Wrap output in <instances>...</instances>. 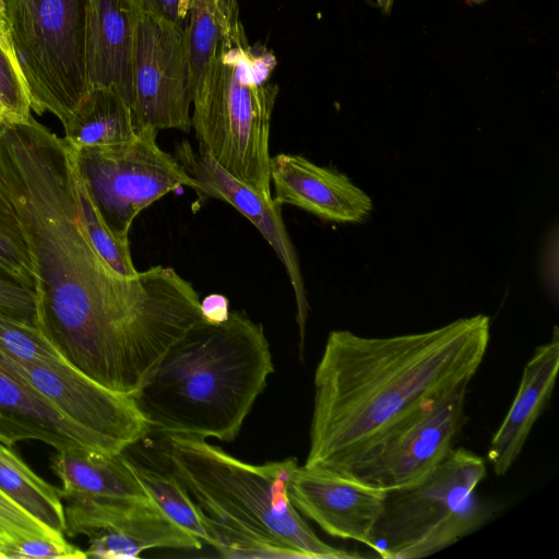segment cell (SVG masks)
<instances>
[{
    "instance_id": "1",
    "label": "cell",
    "mask_w": 559,
    "mask_h": 559,
    "mask_svg": "<svg viewBox=\"0 0 559 559\" xmlns=\"http://www.w3.org/2000/svg\"><path fill=\"white\" fill-rule=\"evenodd\" d=\"M0 181L31 257L37 328L72 368L133 396L203 321L198 293L169 266L126 277L107 264L82 223L70 145L33 116L1 122Z\"/></svg>"
},
{
    "instance_id": "2",
    "label": "cell",
    "mask_w": 559,
    "mask_h": 559,
    "mask_svg": "<svg viewBox=\"0 0 559 559\" xmlns=\"http://www.w3.org/2000/svg\"><path fill=\"white\" fill-rule=\"evenodd\" d=\"M489 340L485 314L390 337L331 331L314 372L305 466L338 472L405 416L468 386Z\"/></svg>"
},
{
    "instance_id": "3",
    "label": "cell",
    "mask_w": 559,
    "mask_h": 559,
    "mask_svg": "<svg viewBox=\"0 0 559 559\" xmlns=\"http://www.w3.org/2000/svg\"><path fill=\"white\" fill-rule=\"evenodd\" d=\"M273 371L262 324L235 311L194 324L132 397L151 432L231 441Z\"/></svg>"
},
{
    "instance_id": "4",
    "label": "cell",
    "mask_w": 559,
    "mask_h": 559,
    "mask_svg": "<svg viewBox=\"0 0 559 559\" xmlns=\"http://www.w3.org/2000/svg\"><path fill=\"white\" fill-rule=\"evenodd\" d=\"M164 456L206 515L211 546L222 557H360L324 543L293 506L288 488L296 457L250 464L189 435H167Z\"/></svg>"
},
{
    "instance_id": "5",
    "label": "cell",
    "mask_w": 559,
    "mask_h": 559,
    "mask_svg": "<svg viewBox=\"0 0 559 559\" xmlns=\"http://www.w3.org/2000/svg\"><path fill=\"white\" fill-rule=\"evenodd\" d=\"M274 53L251 45L238 0H229L228 21L202 94L192 102L191 126L205 151L227 173L272 198L270 130L278 86L271 81Z\"/></svg>"
},
{
    "instance_id": "6",
    "label": "cell",
    "mask_w": 559,
    "mask_h": 559,
    "mask_svg": "<svg viewBox=\"0 0 559 559\" xmlns=\"http://www.w3.org/2000/svg\"><path fill=\"white\" fill-rule=\"evenodd\" d=\"M486 474L484 457L452 448L420 483L386 491L374 551L383 559L424 558L479 528L498 510L476 493Z\"/></svg>"
},
{
    "instance_id": "7",
    "label": "cell",
    "mask_w": 559,
    "mask_h": 559,
    "mask_svg": "<svg viewBox=\"0 0 559 559\" xmlns=\"http://www.w3.org/2000/svg\"><path fill=\"white\" fill-rule=\"evenodd\" d=\"M31 109L64 124L90 90V0H0Z\"/></svg>"
},
{
    "instance_id": "8",
    "label": "cell",
    "mask_w": 559,
    "mask_h": 559,
    "mask_svg": "<svg viewBox=\"0 0 559 559\" xmlns=\"http://www.w3.org/2000/svg\"><path fill=\"white\" fill-rule=\"evenodd\" d=\"M158 132L139 129L127 142L73 147L78 174L109 228L129 238L134 218L165 194L198 182L156 143Z\"/></svg>"
},
{
    "instance_id": "9",
    "label": "cell",
    "mask_w": 559,
    "mask_h": 559,
    "mask_svg": "<svg viewBox=\"0 0 559 559\" xmlns=\"http://www.w3.org/2000/svg\"><path fill=\"white\" fill-rule=\"evenodd\" d=\"M466 390L460 388L405 416L337 473L384 491L420 483L453 448L465 424Z\"/></svg>"
},
{
    "instance_id": "10",
    "label": "cell",
    "mask_w": 559,
    "mask_h": 559,
    "mask_svg": "<svg viewBox=\"0 0 559 559\" xmlns=\"http://www.w3.org/2000/svg\"><path fill=\"white\" fill-rule=\"evenodd\" d=\"M191 76L185 31L142 10L134 40L132 114L136 130L190 132Z\"/></svg>"
},
{
    "instance_id": "11",
    "label": "cell",
    "mask_w": 559,
    "mask_h": 559,
    "mask_svg": "<svg viewBox=\"0 0 559 559\" xmlns=\"http://www.w3.org/2000/svg\"><path fill=\"white\" fill-rule=\"evenodd\" d=\"M0 352L62 415L105 441L115 453L151 433L132 396L96 383L66 361L24 362Z\"/></svg>"
},
{
    "instance_id": "12",
    "label": "cell",
    "mask_w": 559,
    "mask_h": 559,
    "mask_svg": "<svg viewBox=\"0 0 559 559\" xmlns=\"http://www.w3.org/2000/svg\"><path fill=\"white\" fill-rule=\"evenodd\" d=\"M51 468L67 521L66 534L88 536L108 513L129 502L152 498L123 452L109 454L76 448L57 451Z\"/></svg>"
},
{
    "instance_id": "13",
    "label": "cell",
    "mask_w": 559,
    "mask_h": 559,
    "mask_svg": "<svg viewBox=\"0 0 559 559\" xmlns=\"http://www.w3.org/2000/svg\"><path fill=\"white\" fill-rule=\"evenodd\" d=\"M175 153L177 160L198 182L197 191L234 206L258 228L275 251L294 290L302 353L309 306L299 260L282 216V204L238 180L205 151H195L187 141L178 144Z\"/></svg>"
},
{
    "instance_id": "14",
    "label": "cell",
    "mask_w": 559,
    "mask_h": 559,
    "mask_svg": "<svg viewBox=\"0 0 559 559\" xmlns=\"http://www.w3.org/2000/svg\"><path fill=\"white\" fill-rule=\"evenodd\" d=\"M386 491L322 467L297 466L288 496L296 510L328 535L374 550L373 532Z\"/></svg>"
},
{
    "instance_id": "15",
    "label": "cell",
    "mask_w": 559,
    "mask_h": 559,
    "mask_svg": "<svg viewBox=\"0 0 559 559\" xmlns=\"http://www.w3.org/2000/svg\"><path fill=\"white\" fill-rule=\"evenodd\" d=\"M36 440L57 451L83 448L117 454L102 439L62 415L0 352V442Z\"/></svg>"
},
{
    "instance_id": "16",
    "label": "cell",
    "mask_w": 559,
    "mask_h": 559,
    "mask_svg": "<svg viewBox=\"0 0 559 559\" xmlns=\"http://www.w3.org/2000/svg\"><path fill=\"white\" fill-rule=\"evenodd\" d=\"M275 200L338 223L360 222L372 209L371 199L343 174L318 166L297 154L270 159Z\"/></svg>"
},
{
    "instance_id": "17",
    "label": "cell",
    "mask_w": 559,
    "mask_h": 559,
    "mask_svg": "<svg viewBox=\"0 0 559 559\" xmlns=\"http://www.w3.org/2000/svg\"><path fill=\"white\" fill-rule=\"evenodd\" d=\"M142 13L139 0H90L86 33L88 87L118 93L133 103L135 29Z\"/></svg>"
},
{
    "instance_id": "18",
    "label": "cell",
    "mask_w": 559,
    "mask_h": 559,
    "mask_svg": "<svg viewBox=\"0 0 559 559\" xmlns=\"http://www.w3.org/2000/svg\"><path fill=\"white\" fill-rule=\"evenodd\" d=\"M559 369V332L536 347L523 369L513 402L493 435L487 459L496 475L507 474L519 457L528 435L551 397Z\"/></svg>"
},
{
    "instance_id": "19",
    "label": "cell",
    "mask_w": 559,
    "mask_h": 559,
    "mask_svg": "<svg viewBox=\"0 0 559 559\" xmlns=\"http://www.w3.org/2000/svg\"><path fill=\"white\" fill-rule=\"evenodd\" d=\"M86 558L132 559L155 548L201 549L202 542L171 521L153 498L122 508L88 536Z\"/></svg>"
},
{
    "instance_id": "20",
    "label": "cell",
    "mask_w": 559,
    "mask_h": 559,
    "mask_svg": "<svg viewBox=\"0 0 559 559\" xmlns=\"http://www.w3.org/2000/svg\"><path fill=\"white\" fill-rule=\"evenodd\" d=\"M62 126L63 139L75 148L123 143L138 131L128 103L104 87L90 88Z\"/></svg>"
},
{
    "instance_id": "21",
    "label": "cell",
    "mask_w": 559,
    "mask_h": 559,
    "mask_svg": "<svg viewBox=\"0 0 559 559\" xmlns=\"http://www.w3.org/2000/svg\"><path fill=\"white\" fill-rule=\"evenodd\" d=\"M0 489L34 519L64 536L67 521L59 489L39 477L1 442Z\"/></svg>"
},
{
    "instance_id": "22",
    "label": "cell",
    "mask_w": 559,
    "mask_h": 559,
    "mask_svg": "<svg viewBox=\"0 0 559 559\" xmlns=\"http://www.w3.org/2000/svg\"><path fill=\"white\" fill-rule=\"evenodd\" d=\"M229 0H192L185 31L192 102L203 92L217 45L224 34Z\"/></svg>"
},
{
    "instance_id": "23",
    "label": "cell",
    "mask_w": 559,
    "mask_h": 559,
    "mask_svg": "<svg viewBox=\"0 0 559 559\" xmlns=\"http://www.w3.org/2000/svg\"><path fill=\"white\" fill-rule=\"evenodd\" d=\"M132 467L150 496L171 521L201 542L212 545L206 515L171 472L162 473L133 462Z\"/></svg>"
},
{
    "instance_id": "24",
    "label": "cell",
    "mask_w": 559,
    "mask_h": 559,
    "mask_svg": "<svg viewBox=\"0 0 559 559\" xmlns=\"http://www.w3.org/2000/svg\"><path fill=\"white\" fill-rule=\"evenodd\" d=\"M78 190L82 223L95 250L118 274L135 276L139 271L131 258L129 238L118 236L105 223L79 174Z\"/></svg>"
},
{
    "instance_id": "25",
    "label": "cell",
    "mask_w": 559,
    "mask_h": 559,
    "mask_svg": "<svg viewBox=\"0 0 559 559\" xmlns=\"http://www.w3.org/2000/svg\"><path fill=\"white\" fill-rule=\"evenodd\" d=\"M0 265L34 290V270L12 203L0 181Z\"/></svg>"
},
{
    "instance_id": "26",
    "label": "cell",
    "mask_w": 559,
    "mask_h": 559,
    "mask_svg": "<svg viewBox=\"0 0 559 559\" xmlns=\"http://www.w3.org/2000/svg\"><path fill=\"white\" fill-rule=\"evenodd\" d=\"M28 538L66 540L63 535L34 519L0 489V558L12 559L15 546Z\"/></svg>"
},
{
    "instance_id": "27",
    "label": "cell",
    "mask_w": 559,
    "mask_h": 559,
    "mask_svg": "<svg viewBox=\"0 0 559 559\" xmlns=\"http://www.w3.org/2000/svg\"><path fill=\"white\" fill-rule=\"evenodd\" d=\"M0 349L15 360L24 362L66 361L38 328L1 318Z\"/></svg>"
},
{
    "instance_id": "28",
    "label": "cell",
    "mask_w": 559,
    "mask_h": 559,
    "mask_svg": "<svg viewBox=\"0 0 559 559\" xmlns=\"http://www.w3.org/2000/svg\"><path fill=\"white\" fill-rule=\"evenodd\" d=\"M0 102L8 121H26L31 115L27 86L14 55L0 45Z\"/></svg>"
},
{
    "instance_id": "29",
    "label": "cell",
    "mask_w": 559,
    "mask_h": 559,
    "mask_svg": "<svg viewBox=\"0 0 559 559\" xmlns=\"http://www.w3.org/2000/svg\"><path fill=\"white\" fill-rule=\"evenodd\" d=\"M0 318L37 328L34 290L0 265Z\"/></svg>"
},
{
    "instance_id": "30",
    "label": "cell",
    "mask_w": 559,
    "mask_h": 559,
    "mask_svg": "<svg viewBox=\"0 0 559 559\" xmlns=\"http://www.w3.org/2000/svg\"><path fill=\"white\" fill-rule=\"evenodd\" d=\"M83 559L86 554L67 540L59 542L49 538H28L19 543L12 559Z\"/></svg>"
},
{
    "instance_id": "31",
    "label": "cell",
    "mask_w": 559,
    "mask_h": 559,
    "mask_svg": "<svg viewBox=\"0 0 559 559\" xmlns=\"http://www.w3.org/2000/svg\"><path fill=\"white\" fill-rule=\"evenodd\" d=\"M143 11L159 16L186 31L192 0H139Z\"/></svg>"
},
{
    "instance_id": "32",
    "label": "cell",
    "mask_w": 559,
    "mask_h": 559,
    "mask_svg": "<svg viewBox=\"0 0 559 559\" xmlns=\"http://www.w3.org/2000/svg\"><path fill=\"white\" fill-rule=\"evenodd\" d=\"M200 309L203 320L211 324L225 322L230 314L229 300L222 294H210L200 300Z\"/></svg>"
},
{
    "instance_id": "33",
    "label": "cell",
    "mask_w": 559,
    "mask_h": 559,
    "mask_svg": "<svg viewBox=\"0 0 559 559\" xmlns=\"http://www.w3.org/2000/svg\"><path fill=\"white\" fill-rule=\"evenodd\" d=\"M0 45L7 49L9 52L14 55L13 47L11 44V38L9 35L8 24L5 22V17L2 11L1 2H0Z\"/></svg>"
},
{
    "instance_id": "34",
    "label": "cell",
    "mask_w": 559,
    "mask_h": 559,
    "mask_svg": "<svg viewBox=\"0 0 559 559\" xmlns=\"http://www.w3.org/2000/svg\"><path fill=\"white\" fill-rule=\"evenodd\" d=\"M378 4L384 13H389L393 4V0H378Z\"/></svg>"
},
{
    "instance_id": "35",
    "label": "cell",
    "mask_w": 559,
    "mask_h": 559,
    "mask_svg": "<svg viewBox=\"0 0 559 559\" xmlns=\"http://www.w3.org/2000/svg\"><path fill=\"white\" fill-rule=\"evenodd\" d=\"M0 120L2 122H7L8 121V118H7V114H5V110L0 102Z\"/></svg>"
},
{
    "instance_id": "36",
    "label": "cell",
    "mask_w": 559,
    "mask_h": 559,
    "mask_svg": "<svg viewBox=\"0 0 559 559\" xmlns=\"http://www.w3.org/2000/svg\"><path fill=\"white\" fill-rule=\"evenodd\" d=\"M1 122H2V121L0 120V124H1Z\"/></svg>"
}]
</instances>
